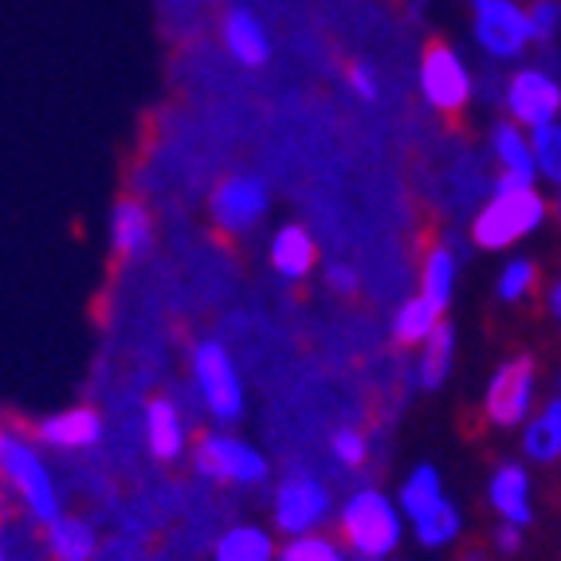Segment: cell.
<instances>
[{"instance_id": "9a60e30c", "label": "cell", "mask_w": 561, "mask_h": 561, "mask_svg": "<svg viewBox=\"0 0 561 561\" xmlns=\"http://www.w3.org/2000/svg\"><path fill=\"white\" fill-rule=\"evenodd\" d=\"M225 44L228 51H232L236 59H240L243 67H263L267 64V56H272V44H267V32H263V24L252 16L248 9H232L225 16Z\"/></svg>"}, {"instance_id": "d4e9b609", "label": "cell", "mask_w": 561, "mask_h": 561, "mask_svg": "<svg viewBox=\"0 0 561 561\" xmlns=\"http://www.w3.org/2000/svg\"><path fill=\"white\" fill-rule=\"evenodd\" d=\"M451 346H456V334H451L448 322H440V327L432 330V337L424 342V362H421V381L428 385V389H436V385L448 377V365H451Z\"/></svg>"}, {"instance_id": "d6a6232c", "label": "cell", "mask_w": 561, "mask_h": 561, "mask_svg": "<svg viewBox=\"0 0 561 561\" xmlns=\"http://www.w3.org/2000/svg\"><path fill=\"white\" fill-rule=\"evenodd\" d=\"M518 530H523V526L506 523L503 530H499V550H503V553H515L518 546H523V538H518Z\"/></svg>"}, {"instance_id": "7c38bea8", "label": "cell", "mask_w": 561, "mask_h": 561, "mask_svg": "<svg viewBox=\"0 0 561 561\" xmlns=\"http://www.w3.org/2000/svg\"><path fill=\"white\" fill-rule=\"evenodd\" d=\"M495 158L503 161V173H499L495 188H526L534 185V173H538V158H534V146H526L523 130L511 126V122H499L495 126Z\"/></svg>"}, {"instance_id": "5b68a950", "label": "cell", "mask_w": 561, "mask_h": 561, "mask_svg": "<svg viewBox=\"0 0 561 561\" xmlns=\"http://www.w3.org/2000/svg\"><path fill=\"white\" fill-rule=\"evenodd\" d=\"M476 39L486 56L518 59L534 39L530 12H523L515 0H476Z\"/></svg>"}, {"instance_id": "8fae6325", "label": "cell", "mask_w": 561, "mask_h": 561, "mask_svg": "<svg viewBox=\"0 0 561 561\" xmlns=\"http://www.w3.org/2000/svg\"><path fill=\"white\" fill-rule=\"evenodd\" d=\"M506 111L518 126H546V122L558 118L561 111V87L553 83L546 71H518L506 83Z\"/></svg>"}, {"instance_id": "7a4b0ae2", "label": "cell", "mask_w": 561, "mask_h": 561, "mask_svg": "<svg viewBox=\"0 0 561 561\" xmlns=\"http://www.w3.org/2000/svg\"><path fill=\"white\" fill-rule=\"evenodd\" d=\"M0 463H4V479H9V486L20 495V506L28 511V518H36L44 526L56 523L59 499H56V486H51V476H47V468L39 463L36 451H32V444L20 440L12 428L0 440Z\"/></svg>"}, {"instance_id": "8d00e7d4", "label": "cell", "mask_w": 561, "mask_h": 561, "mask_svg": "<svg viewBox=\"0 0 561 561\" xmlns=\"http://www.w3.org/2000/svg\"><path fill=\"white\" fill-rule=\"evenodd\" d=\"M558 216H561V193H558Z\"/></svg>"}, {"instance_id": "52a82bcc", "label": "cell", "mask_w": 561, "mask_h": 561, "mask_svg": "<svg viewBox=\"0 0 561 561\" xmlns=\"http://www.w3.org/2000/svg\"><path fill=\"white\" fill-rule=\"evenodd\" d=\"M193 374H197L201 385V397H205L208 412H213L216 421H236L243 409V393H240V381H236V369L228 362V350L220 342H205L193 357Z\"/></svg>"}, {"instance_id": "f1b7e54d", "label": "cell", "mask_w": 561, "mask_h": 561, "mask_svg": "<svg viewBox=\"0 0 561 561\" xmlns=\"http://www.w3.org/2000/svg\"><path fill=\"white\" fill-rule=\"evenodd\" d=\"M279 561H346L330 538H295L287 550L279 553Z\"/></svg>"}, {"instance_id": "603a6c76", "label": "cell", "mask_w": 561, "mask_h": 561, "mask_svg": "<svg viewBox=\"0 0 561 561\" xmlns=\"http://www.w3.org/2000/svg\"><path fill=\"white\" fill-rule=\"evenodd\" d=\"M451 283H456V263H451V252L448 248H432L428 260H424V299L440 310V314L451 299Z\"/></svg>"}, {"instance_id": "d590c367", "label": "cell", "mask_w": 561, "mask_h": 561, "mask_svg": "<svg viewBox=\"0 0 561 561\" xmlns=\"http://www.w3.org/2000/svg\"><path fill=\"white\" fill-rule=\"evenodd\" d=\"M468 561H483V553H468Z\"/></svg>"}, {"instance_id": "ac0fdd59", "label": "cell", "mask_w": 561, "mask_h": 561, "mask_svg": "<svg viewBox=\"0 0 561 561\" xmlns=\"http://www.w3.org/2000/svg\"><path fill=\"white\" fill-rule=\"evenodd\" d=\"M272 263L275 272L287 275V279H302V275L314 267V240L307 236V228L287 225L272 240Z\"/></svg>"}, {"instance_id": "8992f818", "label": "cell", "mask_w": 561, "mask_h": 561, "mask_svg": "<svg viewBox=\"0 0 561 561\" xmlns=\"http://www.w3.org/2000/svg\"><path fill=\"white\" fill-rule=\"evenodd\" d=\"M197 471L220 483H260L267 479V459L232 436L205 432L197 444Z\"/></svg>"}, {"instance_id": "277c9868", "label": "cell", "mask_w": 561, "mask_h": 561, "mask_svg": "<svg viewBox=\"0 0 561 561\" xmlns=\"http://www.w3.org/2000/svg\"><path fill=\"white\" fill-rule=\"evenodd\" d=\"M421 91L428 99L432 111H440L448 122H456L463 114L471 99V76L468 67L459 64V56L451 51L448 39H428L421 59Z\"/></svg>"}, {"instance_id": "484cf974", "label": "cell", "mask_w": 561, "mask_h": 561, "mask_svg": "<svg viewBox=\"0 0 561 561\" xmlns=\"http://www.w3.org/2000/svg\"><path fill=\"white\" fill-rule=\"evenodd\" d=\"M412 526H416V538H421L424 546H448L459 534V511L444 499V503H436L432 511H424L421 518H412Z\"/></svg>"}, {"instance_id": "5bb4252c", "label": "cell", "mask_w": 561, "mask_h": 561, "mask_svg": "<svg viewBox=\"0 0 561 561\" xmlns=\"http://www.w3.org/2000/svg\"><path fill=\"white\" fill-rule=\"evenodd\" d=\"M103 436V421L94 409H71L64 416L36 424V440L51 444V448H91Z\"/></svg>"}, {"instance_id": "e0dca14e", "label": "cell", "mask_w": 561, "mask_h": 561, "mask_svg": "<svg viewBox=\"0 0 561 561\" xmlns=\"http://www.w3.org/2000/svg\"><path fill=\"white\" fill-rule=\"evenodd\" d=\"M146 440H150V451L158 459H178L181 448H185V428H181V416L178 409L165 401V397H158V401H150V409H146Z\"/></svg>"}, {"instance_id": "f546056e", "label": "cell", "mask_w": 561, "mask_h": 561, "mask_svg": "<svg viewBox=\"0 0 561 561\" xmlns=\"http://www.w3.org/2000/svg\"><path fill=\"white\" fill-rule=\"evenodd\" d=\"M530 28H534V39H542V44H550V39L558 36L561 32V4L558 0H534Z\"/></svg>"}, {"instance_id": "3957f363", "label": "cell", "mask_w": 561, "mask_h": 561, "mask_svg": "<svg viewBox=\"0 0 561 561\" xmlns=\"http://www.w3.org/2000/svg\"><path fill=\"white\" fill-rule=\"evenodd\" d=\"M546 216V201L534 193V185L526 188H499V197L476 216V243L479 248H511L515 240H523L526 232L542 225Z\"/></svg>"}, {"instance_id": "ba28073f", "label": "cell", "mask_w": 561, "mask_h": 561, "mask_svg": "<svg viewBox=\"0 0 561 561\" xmlns=\"http://www.w3.org/2000/svg\"><path fill=\"white\" fill-rule=\"evenodd\" d=\"M267 213V185L252 173H232L213 193V220L220 232H248Z\"/></svg>"}, {"instance_id": "e575fe53", "label": "cell", "mask_w": 561, "mask_h": 561, "mask_svg": "<svg viewBox=\"0 0 561 561\" xmlns=\"http://www.w3.org/2000/svg\"><path fill=\"white\" fill-rule=\"evenodd\" d=\"M550 310H553V319H561V279H558V287L550 290Z\"/></svg>"}, {"instance_id": "2e32d148", "label": "cell", "mask_w": 561, "mask_h": 561, "mask_svg": "<svg viewBox=\"0 0 561 561\" xmlns=\"http://www.w3.org/2000/svg\"><path fill=\"white\" fill-rule=\"evenodd\" d=\"M491 503L495 511L515 526H530L534 511H530V479H526L523 468L515 463H503L491 479Z\"/></svg>"}, {"instance_id": "ffe728a7", "label": "cell", "mask_w": 561, "mask_h": 561, "mask_svg": "<svg viewBox=\"0 0 561 561\" xmlns=\"http://www.w3.org/2000/svg\"><path fill=\"white\" fill-rule=\"evenodd\" d=\"M526 456L538 463H553L561 456V397L546 404V412L526 428Z\"/></svg>"}, {"instance_id": "4fadbf2b", "label": "cell", "mask_w": 561, "mask_h": 561, "mask_svg": "<svg viewBox=\"0 0 561 561\" xmlns=\"http://www.w3.org/2000/svg\"><path fill=\"white\" fill-rule=\"evenodd\" d=\"M153 240L150 228V208L134 197H122L111 213V243L118 260H138Z\"/></svg>"}, {"instance_id": "44dd1931", "label": "cell", "mask_w": 561, "mask_h": 561, "mask_svg": "<svg viewBox=\"0 0 561 561\" xmlns=\"http://www.w3.org/2000/svg\"><path fill=\"white\" fill-rule=\"evenodd\" d=\"M436 327H440V310L421 295V299H409L401 310H397L393 334L401 346H416V342H428Z\"/></svg>"}, {"instance_id": "6da1fadb", "label": "cell", "mask_w": 561, "mask_h": 561, "mask_svg": "<svg viewBox=\"0 0 561 561\" xmlns=\"http://www.w3.org/2000/svg\"><path fill=\"white\" fill-rule=\"evenodd\" d=\"M342 538L362 561H381L401 542V518L381 491H357L342 506Z\"/></svg>"}, {"instance_id": "30bf717a", "label": "cell", "mask_w": 561, "mask_h": 561, "mask_svg": "<svg viewBox=\"0 0 561 561\" xmlns=\"http://www.w3.org/2000/svg\"><path fill=\"white\" fill-rule=\"evenodd\" d=\"M534 401V362L530 357H511L495 374L491 389H486V416L503 428L523 424Z\"/></svg>"}, {"instance_id": "9c48e42d", "label": "cell", "mask_w": 561, "mask_h": 561, "mask_svg": "<svg viewBox=\"0 0 561 561\" xmlns=\"http://www.w3.org/2000/svg\"><path fill=\"white\" fill-rule=\"evenodd\" d=\"M330 495L314 476H290L283 479L279 495H275V526L283 534H310L327 518Z\"/></svg>"}, {"instance_id": "cb8c5ba5", "label": "cell", "mask_w": 561, "mask_h": 561, "mask_svg": "<svg viewBox=\"0 0 561 561\" xmlns=\"http://www.w3.org/2000/svg\"><path fill=\"white\" fill-rule=\"evenodd\" d=\"M436 503H444L440 476H436V468H416L401 491V506L409 511V518H421L424 511H432Z\"/></svg>"}, {"instance_id": "1f68e13d", "label": "cell", "mask_w": 561, "mask_h": 561, "mask_svg": "<svg viewBox=\"0 0 561 561\" xmlns=\"http://www.w3.org/2000/svg\"><path fill=\"white\" fill-rule=\"evenodd\" d=\"M350 87H354L357 99H365V103H374L377 99V79L365 64H350Z\"/></svg>"}, {"instance_id": "7402d4cb", "label": "cell", "mask_w": 561, "mask_h": 561, "mask_svg": "<svg viewBox=\"0 0 561 561\" xmlns=\"http://www.w3.org/2000/svg\"><path fill=\"white\" fill-rule=\"evenodd\" d=\"M216 561H272V538L255 526H236L216 546Z\"/></svg>"}, {"instance_id": "d6986e66", "label": "cell", "mask_w": 561, "mask_h": 561, "mask_svg": "<svg viewBox=\"0 0 561 561\" xmlns=\"http://www.w3.org/2000/svg\"><path fill=\"white\" fill-rule=\"evenodd\" d=\"M47 546H51L56 561H91L94 534H91V526L79 523V518H64V515H59L56 523L47 526Z\"/></svg>"}, {"instance_id": "83f0119b", "label": "cell", "mask_w": 561, "mask_h": 561, "mask_svg": "<svg viewBox=\"0 0 561 561\" xmlns=\"http://www.w3.org/2000/svg\"><path fill=\"white\" fill-rule=\"evenodd\" d=\"M534 279H538V272H534V263H530V260L506 263L503 275H499V295H503L506 302L526 299V295L534 290Z\"/></svg>"}, {"instance_id": "836d02e7", "label": "cell", "mask_w": 561, "mask_h": 561, "mask_svg": "<svg viewBox=\"0 0 561 561\" xmlns=\"http://www.w3.org/2000/svg\"><path fill=\"white\" fill-rule=\"evenodd\" d=\"M330 287H337V290H354L357 287V275L350 272V267H330Z\"/></svg>"}, {"instance_id": "4dcf8cb0", "label": "cell", "mask_w": 561, "mask_h": 561, "mask_svg": "<svg viewBox=\"0 0 561 561\" xmlns=\"http://www.w3.org/2000/svg\"><path fill=\"white\" fill-rule=\"evenodd\" d=\"M334 456H337V463H346V468H362L365 456H369V444H365V436L357 428H337Z\"/></svg>"}, {"instance_id": "4316f807", "label": "cell", "mask_w": 561, "mask_h": 561, "mask_svg": "<svg viewBox=\"0 0 561 561\" xmlns=\"http://www.w3.org/2000/svg\"><path fill=\"white\" fill-rule=\"evenodd\" d=\"M534 158H538V173L561 188V122H546L534 130Z\"/></svg>"}]
</instances>
